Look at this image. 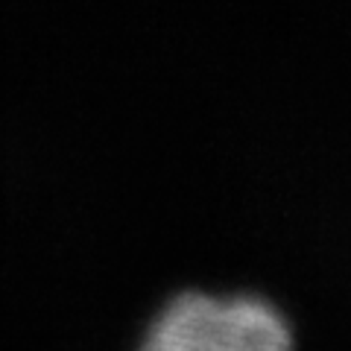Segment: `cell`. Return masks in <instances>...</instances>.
I'll use <instances>...</instances> for the list:
<instances>
[{
	"mask_svg": "<svg viewBox=\"0 0 351 351\" xmlns=\"http://www.w3.org/2000/svg\"><path fill=\"white\" fill-rule=\"evenodd\" d=\"M141 351H293V334L261 299L182 293L149 325Z\"/></svg>",
	"mask_w": 351,
	"mask_h": 351,
	"instance_id": "obj_1",
	"label": "cell"
}]
</instances>
